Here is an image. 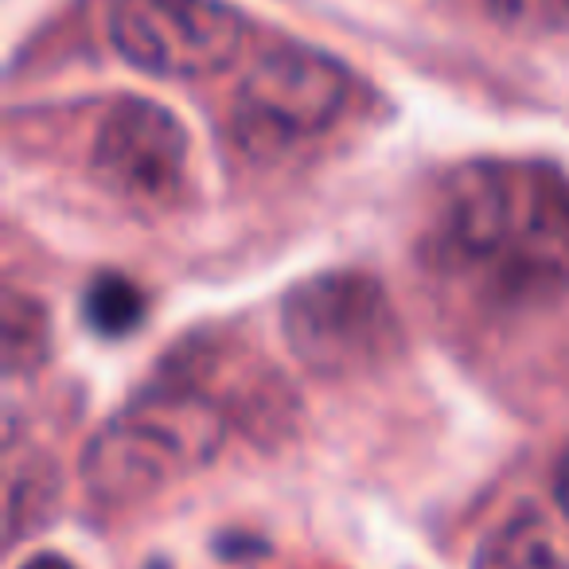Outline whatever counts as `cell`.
I'll use <instances>...</instances> for the list:
<instances>
[{
  "label": "cell",
  "mask_w": 569,
  "mask_h": 569,
  "mask_svg": "<svg viewBox=\"0 0 569 569\" xmlns=\"http://www.w3.org/2000/svg\"><path fill=\"white\" fill-rule=\"evenodd\" d=\"M144 309H149L144 293L129 277H118V273L98 277L87 289V297H82V317H87V325L94 328L98 336H106V340L137 332L144 320Z\"/></svg>",
  "instance_id": "obj_10"
},
{
  "label": "cell",
  "mask_w": 569,
  "mask_h": 569,
  "mask_svg": "<svg viewBox=\"0 0 569 569\" xmlns=\"http://www.w3.org/2000/svg\"><path fill=\"white\" fill-rule=\"evenodd\" d=\"M230 418L199 387L164 379L118 410L82 452V483L106 507H133L207 468L227 441Z\"/></svg>",
  "instance_id": "obj_2"
},
{
  "label": "cell",
  "mask_w": 569,
  "mask_h": 569,
  "mask_svg": "<svg viewBox=\"0 0 569 569\" xmlns=\"http://www.w3.org/2000/svg\"><path fill=\"white\" fill-rule=\"evenodd\" d=\"M429 258L476 301L527 309L569 293V176L542 160H480L445 183Z\"/></svg>",
  "instance_id": "obj_1"
},
{
  "label": "cell",
  "mask_w": 569,
  "mask_h": 569,
  "mask_svg": "<svg viewBox=\"0 0 569 569\" xmlns=\"http://www.w3.org/2000/svg\"><path fill=\"white\" fill-rule=\"evenodd\" d=\"M20 569H79V566L67 561L63 553H36V558H28Z\"/></svg>",
  "instance_id": "obj_13"
},
{
  "label": "cell",
  "mask_w": 569,
  "mask_h": 569,
  "mask_svg": "<svg viewBox=\"0 0 569 569\" xmlns=\"http://www.w3.org/2000/svg\"><path fill=\"white\" fill-rule=\"evenodd\" d=\"M106 32L137 71L207 79L234 63L246 43V20L222 0H113Z\"/></svg>",
  "instance_id": "obj_5"
},
{
  "label": "cell",
  "mask_w": 569,
  "mask_h": 569,
  "mask_svg": "<svg viewBox=\"0 0 569 569\" xmlns=\"http://www.w3.org/2000/svg\"><path fill=\"white\" fill-rule=\"evenodd\" d=\"M553 499H558L561 515L569 519V449L561 452L558 468H553Z\"/></svg>",
  "instance_id": "obj_12"
},
{
  "label": "cell",
  "mask_w": 569,
  "mask_h": 569,
  "mask_svg": "<svg viewBox=\"0 0 569 569\" xmlns=\"http://www.w3.org/2000/svg\"><path fill=\"white\" fill-rule=\"evenodd\" d=\"M94 168L129 203H172L188 172V133L164 106L126 98L98 126Z\"/></svg>",
  "instance_id": "obj_6"
},
{
  "label": "cell",
  "mask_w": 569,
  "mask_h": 569,
  "mask_svg": "<svg viewBox=\"0 0 569 569\" xmlns=\"http://www.w3.org/2000/svg\"><path fill=\"white\" fill-rule=\"evenodd\" d=\"M284 343L317 375L375 371L402 351V320L379 277L343 269L289 289L281 305Z\"/></svg>",
  "instance_id": "obj_4"
},
{
  "label": "cell",
  "mask_w": 569,
  "mask_h": 569,
  "mask_svg": "<svg viewBox=\"0 0 569 569\" xmlns=\"http://www.w3.org/2000/svg\"><path fill=\"white\" fill-rule=\"evenodd\" d=\"M351 102V71L325 51L281 48L258 59L230 102V137L250 160L277 164L332 133Z\"/></svg>",
  "instance_id": "obj_3"
},
{
  "label": "cell",
  "mask_w": 569,
  "mask_h": 569,
  "mask_svg": "<svg viewBox=\"0 0 569 569\" xmlns=\"http://www.w3.org/2000/svg\"><path fill=\"white\" fill-rule=\"evenodd\" d=\"M164 371L214 398L230 421H250V426L269 421L273 429H281L284 413L293 410V395H289L284 379H277V371L266 359L234 348V343H183Z\"/></svg>",
  "instance_id": "obj_7"
},
{
  "label": "cell",
  "mask_w": 569,
  "mask_h": 569,
  "mask_svg": "<svg viewBox=\"0 0 569 569\" xmlns=\"http://www.w3.org/2000/svg\"><path fill=\"white\" fill-rule=\"evenodd\" d=\"M0 336H4V371H36L51 348V328L43 305L9 289L4 293V312H0Z\"/></svg>",
  "instance_id": "obj_9"
},
{
  "label": "cell",
  "mask_w": 569,
  "mask_h": 569,
  "mask_svg": "<svg viewBox=\"0 0 569 569\" xmlns=\"http://www.w3.org/2000/svg\"><path fill=\"white\" fill-rule=\"evenodd\" d=\"M472 569H569V553L550 519L522 511L483 538Z\"/></svg>",
  "instance_id": "obj_8"
},
{
  "label": "cell",
  "mask_w": 569,
  "mask_h": 569,
  "mask_svg": "<svg viewBox=\"0 0 569 569\" xmlns=\"http://www.w3.org/2000/svg\"><path fill=\"white\" fill-rule=\"evenodd\" d=\"M488 12L515 32H566L569 0H488Z\"/></svg>",
  "instance_id": "obj_11"
}]
</instances>
